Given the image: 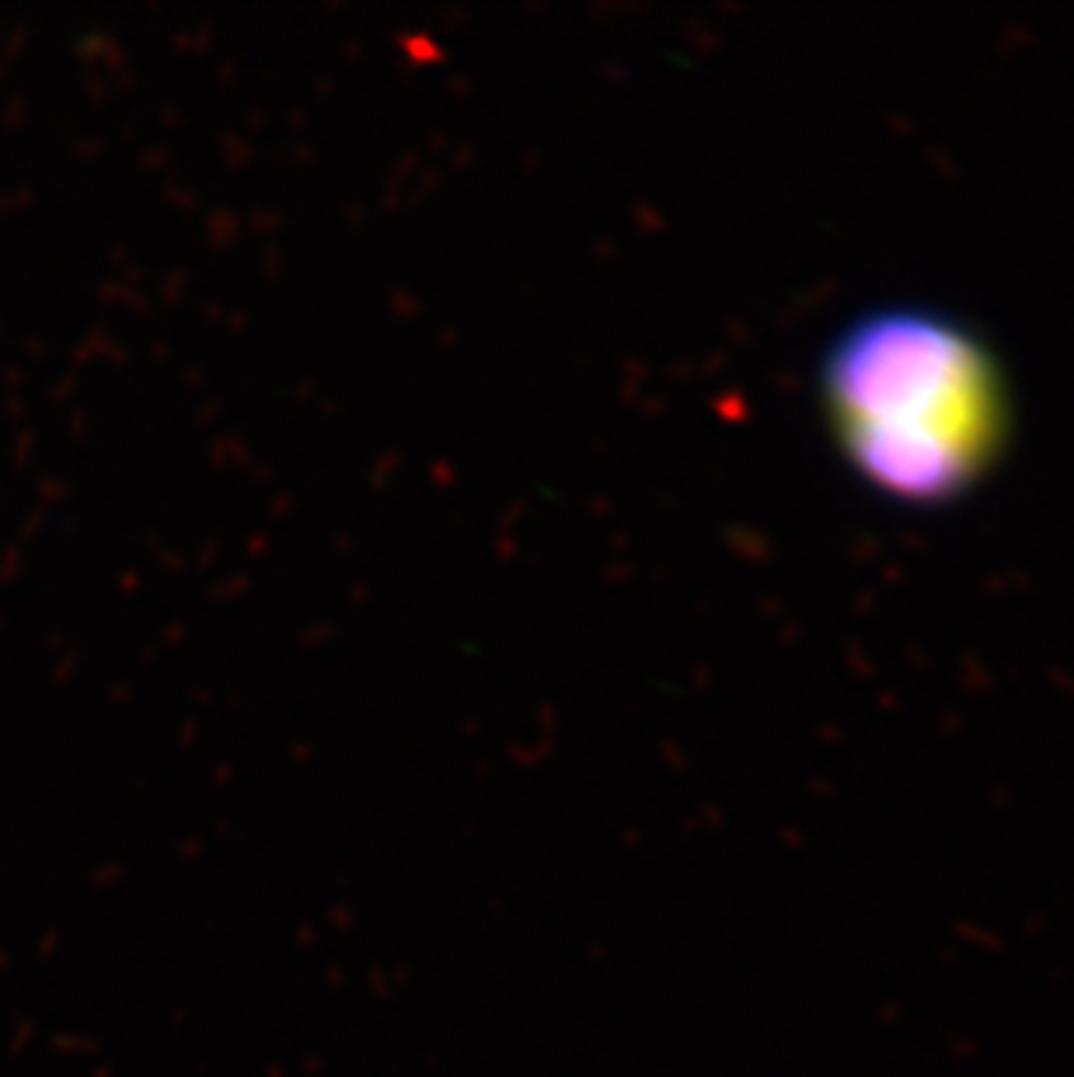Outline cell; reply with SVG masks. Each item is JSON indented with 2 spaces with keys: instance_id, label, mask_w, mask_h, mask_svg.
<instances>
[{
  "instance_id": "1",
  "label": "cell",
  "mask_w": 1074,
  "mask_h": 1077,
  "mask_svg": "<svg viewBox=\"0 0 1074 1077\" xmlns=\"http://www.w3.org/2000/svg\"><path fill=\"white\" fill-rule=\"evenodd\" d=\"M819 398L845 461L896 502H952L1005 446L1008 395L956 318L886 307L834 339Z\"/></svg>"
}]
</instances>
